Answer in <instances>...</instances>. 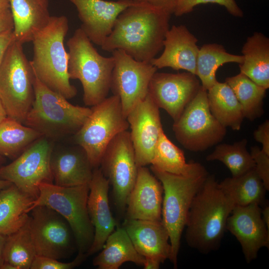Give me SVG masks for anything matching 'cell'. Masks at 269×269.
Masks as SVG:
<instances>
[{
	"instance_id": "cell-21",
	"label": "cell",
	"mask_w": 269,
	"mask_h": 269,
	"mask_svg": "<svg viewBox=\"0 0 269 269\" xmlns=\"http://www.w3.org/2000/svg\"><path fill=\"white\" fill-rule=\"evenodd\" d=\"M126 230L136 251L145 260L160 265L171 255L169 235L162 221L126 219Z\"/></svg>"
},
{
	"instance_id": "cell-6",
	"label": "cell",
	"mask_w": 269,
	"mask_h": 269,
	"mask_svg": "<svg viewBox=\"0 0 269 269\" xmlns=\"http://www.w3.org/2000/svg\"><path fill=\"white\" fill-rule=\"evenodd\" d=\"M34 99L24 125L42 136L58 138L75 134L91 113V108L75 106L42 83L34 75Z\"/></svg>"
},
{
	"instance_id": "cell-41",
	"label": "cell",
	"mask_w": 269,
	"mask_h": 269,
	"mask_svg": "<svg viewBox=\"0 0 269 269\" xmlns=\"http://www.w3.org/2000/svg\"><path fill=\"white\" fill-rule=\"evenodd\" d=\"M13 29V22L9 8L0 9V34Z\"/></svg>"
},
{
	"instance_id": "cell-30",
	"label": "cell",
	"mask_w": 269,
	"mask_h": 269,
	"mask_svg": "<svg viewBox=\"0 0 269 269\" xmlns=\"http://www.w3.org/2000/svg\"><path fill=\"white\" fill-rule=\"evenodd\" d=\"M243 60V55L229 53L220 44H204L199 50L195 75L201 81V86L208 91L218 82L216 73L220 66L227 63L239 64Z\"/></svg>"
},
{
	"instance_id": "cell-37",
	"label": "cell",
	"mask_w": 269,
	"mask_h": 269,
	"mask_svg": "<svg viewBox=\"0 0 269 269\" xmlns=\"http://www.w3.org/2000/svg\"><path fill=\"white\" fill-rule=\"evenodd\" d=\"M87 256L86 253H78L72 261L64 263L51 258L36 256L30 269H72L80 265Z\"/></svg>"
},
{
	"instance_id": "cell-7",
	"label": "cell",
	"mask_w": 269,
	"mask_h": 269,
	"mask_svg": "<svg viewBox=\"0 0 269 269\" xmlns=\"http://www.w3.org/2000/svg\"><path fill=\"white\" fill-rule=\"evenodd\" d=\"M22 45L14 39L0 66V101L8 118L23 124L34 99V74Z\"/></svg>"
},
{
	"instance_id": "cell-11",
	"label": "cell",
	"mask_w": 269,
	"mask_h": 269,
	"mask_svg": "<svg viewBox=\"0 0 269 269\" xmlns=\"http://www.w3.org/2000/svg\"><path fill=\"white\" fill-rule=\"evenodd\" d=\"M100 166L112 187L117 212L123 215L138 167L130 132L123 131L113 138L105 151Z\"/></svg>"
},
{
	"instance_id": "cell-27",
	"label": "cell",
	"mask_w": 269,
	"mask_h": 269,
	"mask_svg": "<svg viewBox=\"0 0 269 269\" xmlns=\"http://www.w3.org/2000/svg\"><path fill=\"white\" fill-rule=\"evenodd\" d=\"M242 52L243 61L239 64L240 72L258 85L269 87V39L255 32L247 39Z\"/></svg>"
},
{
	"instance_id": "cell-2",
	"label": "cell",
	"mask_w": 269,
	"mask_h": 269,
	"mask_svg": "<svg viewBox=\"0 0 269 269\" xmlns=\"http://www.w3.org/2000/svg\"><path fill=\"white\" fill-rule=\"evenodd\" d=\"M234 208L215 176L209 174L188 211L185 235L188 245L204 254L217 250Z\"/></svg>"
},
{
	"instance_id": "cell-43",
	"label": "cell",
	"mask_w": 269,
	"mask_h": 269,
	"mask_svg": "<svg viewBox=\"0 0 269 269\" xmlns=\"http://www.w3.org/2000/svg\"><path fill=\"white\" fill-rule=\"evenodd\" d=\"M6 236L0 234V269L4 263L3 249L5 241Z\"/></svg>"
},
{
	"instance_id": "cell-45",
	"label": "cell",
	"mask_w": 269,
	"mask_h": 269,
	"mask_svg": "<svg viewBox=\"0 0 269 269\" xmlns=\"http://www.w3.org/2000/svg\"><path fill=\"white\" fill-rule=\"evenodd\" d=\"M7 118L5 110L0 101V123Z\"/></svg>"
},
{
	"instance_id": "cell-40",
	"label": "cell",
	"mask_w": 269,
	"mask_h": 269,
	"mask_svg": "<svg viewBox=\"0 0 269 269\" xmlns=\"http://www.w3.org/2000/svg\"><path fill=\"white\" fill-rule=\"evenodd\" d=\"M135 3H145L173 13L176 0H133Z\"/></svg>"
},
{
	"instance_id": "cell-38",
	"label": "cell",
	"mask_w": 269,
	"mask_h": 269,
	"mask_svg": "<svg viewBox=\"0 0 269 269\" xmlns=\"http://www.w3.org/2000/svg\"><path fill=\"white\" fill-rule=\"evenodd\" d=\"M250 153L255 162V169L267 191L269 190V154L258 146L251 147Z\"/></svg>"
},
{
	"instance_id": "cell-15",
	"label": "cell",
	"mask_w": 269,
	"mask_h": 269,
	"mask_svg": "<svg viewBox=\"0 0 269 269\" xmlns=\"http://www.w3.org/2000/svg\"><path fill=\"white\" fill-rule=\"evenodd\" d=\"M201 85L190 72L176 74L157 72L150 81L148 94L160 109L176 121L193 100Z\"/></svg>"
},
{
	"instance_id": "cell-22",
	"label": "cell",
	"mask_w": 269,
	"mask_h": 269,
	"mask_svg": "<svg viewBox=\"0 0 269 269\" xmlns=\"http://www.w3.org/2000/svg\"><path fill=\"white\" fill-rule=\"evenodd\" d=\"M197 41L185 25H173L166 33L162 53L150 63L157 69L169 67L195 75L199 50Z\"/></svg>"
},
{
	"instance_id": "cell-10",
	"label": "cell",
	"mask_w": 269,
	"mask_h": 269,
	"mask_svg": "<svg viewBox=\"0 0 269 269\" xmlns=\"http://www.w3.org/2000/svg\"><path fill=\"white\" fill-rule=\"evenodd\" d=\"M177 140L186 149L203 151L221 142L227 130L210 112L207 91L201 86L172 126Z\"/></svg>"
},
{
	"instance_id": "cell-44",
	"label": "cell",
	"mask_w": 269,
	"mask_h": 269,
	"mask_svg": "<svg viewBox=\"0 0 269 269\" xmlns=\"http://www.w3.org/2000/svg\"><path fill=\"white\" fill-rule=\"evenodd\" d=\"M262 217L267 228L269 229V206L266 204L261 211Z\"/></svg>"
},
{
	"instance_id": "cell-14",
	"label": "cell",
	"mask_w": 269,
	"mask_h": 269,
	"mask_svg": "<svg viewBox=\"0 0 269 269\" xmlns=\"http://www.w3.org/2000/svg\"><path fill=\"white\" fill-rule=\"evenodd\" d=\"M112 52L114 67L111 90L120 98L127 118L131 111L146 97L150 81L157 69L150 63L135 60L122 50Z\"/></svg>"
},
{
	"instance_id": "cell-33",
	"label": "cell",
	"mask_w": 269,
	"mask_h": 269,
	"mask_svg": "<svg viewBox=\"0 0 269 269\" xmlns=\"http://www.w3.org/2000/svg\"><path fill=\"white\" fill-rule=\"evenodd\" d=\"M36 256L28 219L17 231L6 236L3 263L11 265L14 269H30Z\"/></svg>"
},
{
	"instance_id": "cell-3",
	"label": "cell",
	"mask_w": 269,
	"mask_h": 269,
	"mask_svg": "<svg viewBox=\"0 0 269 269\" xmlns=\"http://www.w3.org/2000/svg\"><path fill=\"white\" fill-rule=\"evenodd\" d=\"M68 29L66 16H51L48 23L31 41L33 57L30 61L36 77L67 99L73 98L77 93L70 83L68 73V53L64 41Z\"/></svg>"
},
{
	"instance_id": "cell-31",
	"label": "cell",
	"mask_w": 269,
	"mask_h": 269,
	"mask_svg": "<svg viewBox=\"0 0 269 269\" xmlns=\"http://www.w3.org/2000/svg\"><path fill=\"white\" fill-rule=\"evenodd\" d=\"M225 82L240 103L245 118L253 121L264 114V99L267 89L241 72L226 78Z\"/></svg>"
},
{
	"instance_id": "cell-8",
	"label": "cell",
	"mask_w": 269,
	"mask_h": 269,
	"mask_svg": "<svg viewBox=\"0 0 269 269\" xmlns=\"http://www.w3.org/2000/svg\"><path fill=\"white\" fill-rule=\"evenodd\" d=\"M39 191L32 209L44 205L59 214L71 229L78 253L87 254L94 236L87 207L89 184L64 187L43 183L40 184Z\"/></svg>"
},
{
	"instance_id": "cell-17",
	"label": "cell",
	"mask_w": 269,
	"mask_h": 269,
	"mask_svg": "<svg viewBox=\"0 0 269 269\" xmlns=\"http://www.w3.org/2000/svg\"><path fill=\"white\" fill-rule=\"evenodd\" d=\"M260 205L254 203L235 206L228 217L226 230L240 243L245 260H255L260 250L269 247V229L263 221Z\"/></svg>"
},
{
	"instance_id": "cell-36",
	"label": "cell",
	"mask_w": 269,
	"mask_h": 269,
	"mask_svg": "<svg viewBox=\"0 0 269 269\" xmlns=\"http://www.w3.org/2000/svg\"><path fill=\"white\" fill-rule=\"evenodd\" d=\"M217 3L224 6L231 15L241 17L243 12L235 0H176L173 13L180 16L192 11L198 4L205 3Z\"/></svg>"
},
{
	"instance_id": "cell-12",
	"label": "cell",
	"mask_w": 269,
	"mask_h": 269,
	"mask_svg": "<svg viewBox=\"0 0 269 269\" xmlns=\"http://www.w3.org/2000/svg\"><path fill=\"white\" fill-rule=\"evenodd\" d=\"M52 151L49 140L41 137L12 162L0 168V178L10 182L23 193L36 199L40 184L53 183L50 168Z\"/></svg>"
},
{
	"instance_id": "cell-26",
	"label": "cell",
	"mask_w": 269,
	"mask_h": 269,
	"mask_svg": "<svg viewBox=\"0 0 269 269\" xmlns=\"http://www.w3.org/2000/svg\"><path fill=\"white\" fill-rule=\"evenodd\" d=\"M128 262L143 266L145 258L136 251L126 230L117 228L109 236L93 264L99 269H118Z\"/></svg>"
},
{
	"instance_id": "cell-25",
	"label": "cell",
	"mask_w": 269,
	"mask_h": 269,
	"mask_svg": "<svg viewBox=\"0 0 269 269\" xmlns=\"http://www.w3.org/2000/svg\"><path fill=\"white\" fill-rule=\"evenodd\" d=\"M34 199L14 184L0 190V234L8 236L27 221Z\"/></svg>"
},
{
	"instance_id": "cell-47",
	"label": "cell",
	"mask_w": 269,
	"mask_h": 269,
	"mask_svg": "<svg viewBox=\"0 0 269 269\" xmlns=\"http://www.w3.org/2000/svg\"><path fill=\"white\" fill-rule=\"evenodd\" d=\"M8 0H0V9L6 8H9Z\"/></svg>"
},
{
	"instance_id": "cell-4",
	"label": "cell",
	"mask_w": 269,
	"mask_h": 269,
	"mask_svg": "<svg viewBox=\"0 0 269 269\" xmlns=\"http://www.w3.org/2000/svg\"><path fill=\"white\" fill-rule=\"evenodd\" d=\"M151 170L162 186V222L167 230L171 245L169 260L176 269L181 238L190 205L209 174L204 166L196 162L190 172L184 175L163 172L151 167Z\"/></svg>"
},
{
	"instance_id": "cell-1",
	"label": "cell",
	"mask_w": 269,
	"mask_h": 269,
	"mask_svg": "<svg viewBox=\"0 0 269 269\" xmlns=\"http://www.w3.org/2000/svg\"><path fill=\"white\" fill-rule=\"evenodd\" d=\"M171 15L163 9L134 2L118 15L101 47L108 52L122 50L137 61L150 63L163 47Z\"/></svg>"
},
{
	"instance_id": "cell-20",
	"label": "cell",
	"mask_w": 269,
	"mask_h": 269,
	"mask_svg": "<svg viewBox=\"0 0 269 269\" xmlns=\"http://www.w3.org/2000/svg\"><path fill=\"white\" fill-rule=\"evenodd\" d=\"M163 188L145 166L138 167L134 186L129 195L126 219L162 221Z\"/></svg>"
},
{
	"instance_id": "cell-42",
	"label": "cell",
	"mask_w": 269,
	"mask_h": 269,
	"mask_svg": "<svg viewBox=\"0 0 269 269\" xmlns=\"http://www.w3.org/2000/svg\"><path fill=\"white\" fill-rule=\"evenodd\" d=\"M15 39L13 30L0 34V66L10 44Z\"/></svg>"
},
{
	"instance_id": "cell-29",
	"label": "cell",
	"mask_w": 269,
	"mask_h": 269,
	"mask_svg": "<svg viewBox=\"0 0 269 269\" xmlns=\"http://www.w3.org/2000/svg\"><path fill=\"white\" fill-rule=\"evenodd\" d=\"M219 185L234 207L265 202L267 190L255 168L240 176L227 177Z\"/></svg>"
},
{
	"instance_id": "cell-5",
	"label": "cell",
	"mask_w": 269,
	"mask_h": 269,
	"mask_svg": "<svg viewBox=\"0 0 269 269\" xmlns=\"http://www.w3.org/2000/svg\"><path fill=\"white\" fill-rule=\"evenodd\" d=\"M69 77L81 82L83 101L93 106L107 97L114 67L113 57L101 55L80 27L67 41Z\"/></svg>"
},
{
	"instance_id": "cell-28",
	"label": "cell",
	"mask_w": 269,
	"mask_h": 269,
	"mask_svg": "<svg viewBox=\"0 0 269 269\" xmlns=\"http://www.w3.org/2000/svg\"><path fill=\"white\" fill-rule=\"evenodd\" d=\"M209 107L215 119L225 128L240 130L244 118L241 106L225 82H217L207 91Z\"/></svg>"
},
{
	"instance_id": "cell-16",
	"label": "cell",
	"mask_w": 269,
	"mask_h": 269,
	"mask_svg": "<svg viewBox=\"0 0 269 269\" xmlns=\"http://www.w3.org/2000/svg\"><path fill=\"white\" fill-rule=\"evenodd\" d=\"M159 109L147 94L127 116L138 167L151 164L153 159L156 143L163 131Z\"/></svg>"
},
{
	"instance_id": "cell-32",
	"label": "cell",
	"mask_w": 269,
	"mask_h": 269,
	"mask_svg": "<svg viewBox=\"0 0 269 269\" xmlns=\"http://www.w3.org/2000/svg\"><path fill=\"white\" fill-rule=\"evenodd\" d=\"M42 135L15 120L0 123V155L15 159Z\"/></svg>"
},
{
	"instance_id": "cell-13",
	"label": "cell",
	"mask_w": 269,
	"mask_h": 269,
	"mask_svg": "<svg viewBox=\"0 0 269 269\" xmlns=\"http://www.w3.org/2000/svg\"><path fill=\"white\" fill-rule=\"evenodd\" d=\"M30 212L28 225L37 256L58 260L69 257L74 250V236L66 220L44 205Z\"/></svg>"
},
{
	"instance_id": "cell-34",
	"label": "cell",
	"mask_w": 269,
	"mask_h": 269,
	"mask_svg": "<svg viewBox=\"0 0 269 269\" xmlns=\"http://www.w3.org/2000/svg\"><path fill=\"white\" fill-rule=\"evenodd\" d=\"M195 162L186 163L183 151L161 132L156 143L151 167L172 174L184 175L193 168Z\"/></svg>"
},
{
	"instance_id": "cell-39",
	"label": "cell",
	"mask_w": 269,
	"mask_h": 269,
	"mask_svg": "<svg viewBox=\"0 0 269 269\" xmlns=\"http://www.w3.org/2000/svg\"><path fill=\"white\" fill-rule=\"evenodd\" d=\"M254 139L262 145V149L269 154V121L266 120L254 132Z\"/></svg>"
},
{
	"instance_id": "cell-23",
	"label": "cell",
	"mask_w": 269,
	"mask_h": 269,
	"mask_svg": "<svg viewBox=\"0 0 269 269\" xmlns=\"http://www.w3.org/2000/svg\"><path fill=\"white\" fill-rule=\"evenodd\" d=\"M50 168L53 183L64 187L89 184L94 169L80 146L52 151Z\"/></svg>"
},
{
	"instance_id": "cell-19",
	"label": "cell",
	"mask_w": 269,
	"mask_h": 269,
	"mask_svg": "<svg viewBox=\"0 0 269 269\" xmlns=\"http://www.w3.org/2000/svg\"><path fill=\"white\" fill-rule=\"evenodd\" d=\"M109 180L101 168H94L89 183L87 207L94 229V236L93 243L87 253L88 256L101 250L107 239L116 226V222L109 205Z\"/></svg>"
},
{
	"instance_id": "cell-24",
	"label": "cell",
	"mask_w": 269,
	"mask_h": 269,
	"mask_svg": "<svg viewBox=\"0 0 269 269\" xmlns=\"http://www.w3.org/2000/svg\"><path fill=\"white\" fill-rule=\"evenodd\" d=\"M15 39L23 44L31 42L34 35L51 17L48 0H8Z\"/></svg>"
},
{
	"instance_id": "cell-18",
	"label": "cell",
	"mask_w": 269,
	"mask_h": 269,
	"mask_svg": "<svg viewBox=\"0 0 269 269\" xmlns=\"http://www.w3.org/2000/svg\"><path fill=\"white\" fill-rule=\"evenodd\" d=\"M76 8L80 28L92 43L101 46L118 15L134 4L133 0H69Z\"/></svg>"
},
{
	"instance_id": "cell-46",
	"label": "cell",
	"mask_w": 269,
	"mask_h": 269,
	"mask_svg": "<svg viewBox=\"0 0 269 269\" xmlns=\"http://www.w3.org/2000/svg\"><path fill=\"white\" fill-rule=\"evenodd\" d=\"M12 183L7 180L0 178V190L8 187Z\"/></svg>"
},
{
	"instance_id": "cell-48",
	"label": "cell",
	"mask_w": 269,
	"mask_h": 269,
	"mask_svg": "<svg viewBox=\"0 0 269 269\" xmlns=\"http://www.w3.org/2000/svg\"></svg>"
},
{
	"instance_id": "cell-9",
	"label": "cell",
	"mask_w": 269,
	"mask_h": 269,
	"mask_svg": "<svg viewBox=\"0 0 269 269\" xmlns=\"http://www.w3.org/2000/svg\"><path fill=\"white\" fill-rule=\"evenodd\" d=\"M91 113L75 134L76 143L86 152L93 168L100 166L108 144L129 128L118 96L113 95L92 106Z\"/></svg>"
},
{
	"instance_id": "cell-35",
	"label": "cell",
	"mask_w": 269,
	"mask_h": 269,
	"mask_svg": "<svg viewBox=\"0 0 269 269\" xmlns=\"http://www.w3.org/2000/svg\"><path fill=\"white\" fill-rule=\"evenodd\" d=\"M247 140L243 138L232 144H219L206 159L207 161L219 160L228 168L232 177L240 176L255 166L251 154L247 149Z\"/></svg>"
}]
</instances>
